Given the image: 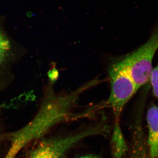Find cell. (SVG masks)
<instances>
[{"instance_id":"obj_1","label":"cell","mask_w":158,"mask_h":158,"mask_svg":"<svg viewBox=\"0 0 158 158\" xmlns=\"http://www.w3.org/2000/svg\"><path fill=\"white\" fill-rule=\"evenodd\" d=\"M90 88L91 85L87 83L66 94H53L31 122L10 134L9 137L11 145L5 158H15L28 144L41 138L56 125L92 116L95 113L93 108L73 112L79 97Z\"/></svg>"},{"instance_id":"obj_2","label":"cell","mask_w":158,"mask_h":158,"mask_svg":"<svg viewBox=\"0 0 158 158\" xmlns=\"http://www.w3.org/2000/svg\"><path fill=\"white\" fill-rule=\"evenodd\" d=\"M98 123L67 135L42 139L25 158H62L69 151L85 138L102 135L108 127L103 118Z\"/></svg>"},{"instance_id":"obj_3","label":"cell","mask_w":158,"mask_h":158,"mask_svg":"<svg viewBox=\"0 0 158 158\" xmlns=\"http://www.w3.org/2000/svg\"><path fill=\"white\" fill-rule=\"evenodd\" d=\"M109 75L111 91L105 105L113 110L115 122H119L125 106L138 89L121 60L113 64Z\"/></svg>"},{"instance_id":"obj_4","label":"cell","mask_w":158,"mask_h":158,"mask_svg":"<svg viewBox=\"0 0 158 158\" xmlns=\"http://www.w3.org/2000/svg\"><path fill=\"white\" fill-rule=\"evenodd\" d=\"M158 50V28L143 45L122 59L138 89L149 81L153 60Z\"/></svg>"},{"instance_id":"obj_5","label":"cell","mask_w":158,"mask_h":158,"mask_svg":"<svg viewBox=\"0 0 158 158\" xmlns=\"http://www.w3.org/2000/svg\"><path fill=\"white\" fill-rule=\"evenodd\" d=\"M148 135L146 138L150 158H158V106H150L146 115Z\"/></svg>"},{"instance_id":"obj_6","label":"cell","mask_w":158,"mask_h":158,"mask_svg":"<svg viewBox=\"0 0 158 158\" xmlns=\"http://www.w3.org/2000/svg\"><path fill=\"white\" fill-rule=\"evenodd\" d=\"M111 145L114 158H123L127 151V147L119 122H115Z\"/></svg>"},{"instance_id":"obj_7","label":"cell","mask_w":158,"mask_h":158,"mask_svg":"<svg viewBox=\"0 0 158 158\" xmlns=\"http://www.w3.org/2000/svg\"><path fill=\"white\" fill-rule=\"evenodd\" d=\"M11 51V44L8 37L0 29V66L9 58Z\"/></svg>"},{"instance_id":"obj_8","label":"cell","mask_w":158,"mask_h":158,"mask_svg":"<svg viewBox=\"0 0 158 158\" xmlns=\"http://www.w3.org/2000/svg\"><path fill=\"white\" fill-rule=\"evenodd\" d=\"M149 81L150 83L153 94L158 99V64L154 68H153Z\"/></svg>"},{"instance_id":"obj_9","label":"cell","mask_w":158,"mask_h":158,"mask_svg":"<svg viewBox=\"0 0 158 158\" xmlns=\"http://www.w3.org/2000/svg\"><path fill=\"white\" fill-rule=\"evenodd\" d=\"M78 158H98L94 156H83L80 157Z\"/></svg>"}]
</instances>
